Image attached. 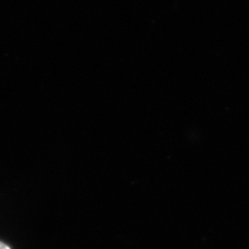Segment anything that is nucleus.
Returning a JSON list of instances; mask_svg holds the SVG:
<instances>
[{
    "label": "nucleus",
    "instance_id": "obj_1",
    "mask_svg": "<svg viewBox=\"0 0 249 249\" xmlns=\"http://www.w3.org/2000/svg\"><path fill=\"white\" fill-rule=\"evenodd\" d=\"M0 249H12V248L4 242H2V241H0Z\"/></svg>",
    "mask_w": 249,
    "mask_h": 249
}]
</instances>
